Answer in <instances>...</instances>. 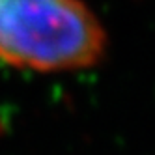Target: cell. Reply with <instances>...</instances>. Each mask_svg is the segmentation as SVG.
I'll return each mask as SVG.
<instances>
[{"label":"cell","instance_id":"obj_1","mask_svg":"<svg viewBox=\"0 0 155 155\" xmlns=\"http://www.w3.org/2000/svg\"><path fill=\"white\" fill-rule=\"evenodd\" d=\"M107 34L82 0H0V62L54 73L95 65Z\"/></svg>","mask_w":155,"mask_h":155}]
</instances>
